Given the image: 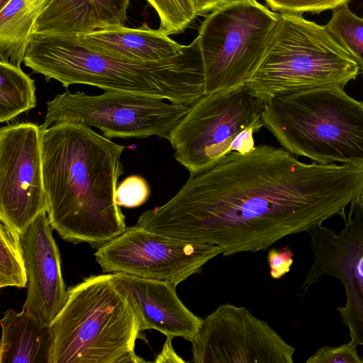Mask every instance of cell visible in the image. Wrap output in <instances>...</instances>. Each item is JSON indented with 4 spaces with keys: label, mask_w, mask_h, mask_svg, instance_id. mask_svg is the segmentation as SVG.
Here are the masks:
<instances>
[{
    "label": "cell",
    "mask_w": 363,
    "mask_h": 363,
    "mask_svg": "<svg viewBox=\"0 0 363 363\" xmlns=\"http://www.w3.org/2000/svg\"><path fill=\"white\" fill-rule=\"evenodd\" d=\"M351 204L347 217L345 211L340 214L344 228L339 233L322 225L308 231L314 261L302 288L306 291L323 274L340 279L347 301L337 310L349 328L350 342L363 347V217L357 200Z\"/></svg>",
    "instance_id": "obj_13"
},
{
    "label": "cell",
    "mask_w": 363,
    "mask_h": 363,
    "mask_svg": "<svg viewBox=\"0 0 363 363\" xmlns=\"http://www.w3.org/2000/svg\"><path fill=\"white\" fill-rule=\"evenodd\" d=\"M150 194V186L146 180L140 176L132 175L117 186L115 201L119 206L135 208L143 204Z\"/></svg>",
    "instance_id": "obj_24"
},
{
    "label": "cell",
    "mask_w": 363,
    "mask_h": 363,
    "mask_svg": "<svg viewBox=\"0 0 363 363\" xmlns=\"http://www.w3.org/2000/svg\"><path fill=\"white\" fill-rule=\"evenodd\" d=\"M293 252L288 246L279 250L269 251L267 260L270 267V275L278 279L290 271L293 264Z\"/></svg>",
    "instance_id": "obj_27"
},
{
    "label": "cell",
    "mask_w": 363,
    "mask_h": 363,
    "mask_svg": "<svg viewBox=\"0 0 363 363\" xmlns=\"http://www.w3.org/2000/svg\"><path fill=\"white\" fill-rule=\"evenodd\" d=\"M363 190V167L306 164L284 147L233 151L190 175L165 203L141 214L149 231L219 247L224 256L266 250L341 214Z\"/></svg>",
    "instance_id": "obj_1"
},
{
    "label": "cell",
    "mask_w": 363,
    "mask_h": 363,
    "mask_svg": "<svg viewBox=\"0 0 363 363\" xmlns=\"http://www.w3.org/2000/svg\"><path fill=\"white\" fill-rule=\"evenodd\" d=\"M52 230L45 210L21 235L28 279L27 296L22 309L48 323L63 307L67 291Z\"/></svg>",
    "instance_id": "obj_14"
},
{
    "label": "cell",
    "mask_w": 363,
    "mask_h": 363,
    "mask_svg": "<svg viewBox=\"0 0 363 363\" xmlns=\"http://www.w3.org/2000/svg\"><path fill=\"white\" fill-rule=\"evenodd\" d=\"M194 363H293L295 348L245 307L218 306L191 342Z\"/></svg>",
    "instance_id": "obj_11"
},
{
    "label": "cell",
    "mask_w": 363,
    "mask_h": 363,
    "mask_svg": "<svg viewBox=\"0 0 363 363\" xmlns=\"http://www.w3.org/2000/svg\"><path fill=\"white\" fill-rule=\"evenodd\" d=\"M231 1L233 0H191L197 16L206 14Z\"/></svg>",
    "instance_id": "obj_29"
},
{
    "label": "cell",
    "mask_w": 363,
    "mask_h": 363,
    "mask_svg": "<svg viewBox=\"0 0 363 363\" xmlns=\"http://www.w3.org/2000/svg\"><path fill=\"white\" fill-rule=\"evenodd\" d=\"M0 323L1 363H50L53 346L50 323L30 311L9 308Z\"/></svg>",
    "instance_id": "obj_18"
},
{
    "label": "cell",
    "mask_w": 363,
    "mask_h": 363,
    "mask_svg": "<svg viewBox=\"0 0 363 363\" xmlns=\"http://www.w3.org/2000/svg\"><path fill=\"white\" fill-rule=\"evenodd\" d=\"M171 337H167L166 341L164 343L162 350L160 353L157 356L154 362L163 363V362H185L175 352L172 345Z\"/></svg>",
    "instance_id": "obj_28"
},
{
    "label": "cell",
    "mask_w": 363,
    "mask_h": 363,
    "mask_svg": "<svg viewBox=\"0 0 363 363\" xmlns=\"http://www.w3.org/2000/svg\"><path fill=\"white\" fill-rule=\"evenodd\" d=\"M35 81L20 67L0 62V122H8L36 106Z\"/></svg>",
    "instance_id": "obj_20"
},
{
    "label": "cell",
    "mask_w": 363,
    "mask_h": 363,
    "mask_svg": "<svg viewBox=\"0 0 363 363\" xmlns=\"http://www.w3.org/2000/svg\"><path fill=\"white\" fill-rule=\"evenodd\" d=\"M359 73L357 64L325 26L302 14L278 13L263 57L245 85L265 102L290 92L343 88Z\"/></svg>",
    "instance_id": "obj_6"
},
{
    "label": "cell",
    "mask_w": 363,
    "mask_h": 363,
    "mask_svg": "<svg viewBox=\"0 0 363 363\" xmlns=\"http://www.w3.org/2000/svg\"><path fill=\"white\" fill-rule=\"evenodd\" d=\"M46 0H10L0 10V62L20 67Z\"/></svg>",
    "instance_id": "obj_19"
},
{
    "label": "cell",
    "mask_w": 363,
    "mask_h": 363,
    "mask_svg": "<svg viewBox=\"0 0 363 363\" xmlns=\"http://www.w3.org/2000/svg\"><path fill=\"white\" fill-rule=\"evenodd\" d=\"M117 288L128 298L140 322V330H156L166 337L192 342L202 318L183 303L169 281L114 273Z\"/></svg>",
    "instance_id": "obj_15"
},
{
    "label": "cell",
    "mask_w": 363,
    "mask_h": 363,
    "mask_svg": "<svg viewBox=\"0 0 363 363\" xmlns=\"http://www.w3.org/2000/svg\"><path fill=\"white\" fill-rule=\"evenodd\" d=\"M76 35L96 49L140 61H157L173 56L184 46L163 30H154L146 24L139 28L113 26Z\"/></svg>",
    "instance_id": "obj_17"
},
{
    "label": "cell",
    "mask_w": 363,
    "mask_h": 363,
    "mask_svg": "<svg viewBox=\"0 0 363 363\" xmlns=\"http://www.w3.org/2000/svg\"><path fill=\"white\" fill-rule=\"evenodd\" d=\"M333 11L325 26L350 55L363 74V18L354 14L347 4Z\"/></svg>",
    "instance_id": "obj_22"
},
{
    "label": "cell",
    "mask_w": 363,
    "mask_h": 363,
    "mask_svg": "<svg viewBox=\"0 0 363 363\" xmlns=\"http://www.w3.org/2000/svg\"><path fill=\"white\" fill-rule=\"evenodd\" d=\"M357 203L363 217V190L359 194L358 199H357Z\"/></svg>",
    "instance_id": "obj_30"
},
{
    "label": "cell",
    "mask_w": 363,
    "mask_h": 363,
    "mask_svg": "<svg viewBox=\"0 0 363 363\" xmlns=\"http://www.w3.org/2000/svg\"><path fill=\"white\" fill-rule=\"evenodd\" d=\"M274 11L299 13H320L346 5L350 0H264Z\"/></svg>",
    "instance_id": "obj_25"
},
{
    "label": "cell",
    "mask_w": 363,
    "mask_h": 363,
    "mask_svg": "<svg viewBox=\"0 0 363 363\" xmlns=\"http://www.w3.org/2000/svg\"><path fill=\"white\" fill-rule=\"evenodd\" d=\"M28 279L21 235L0 223V288H24Z\"/></svg>",
    "instance_id": "obj_21"
},
{
    "label": "cell",
    "mask_w": 363,
    "mask_h": 363,
    "mask_svg": "<svg viewBox=\"0 0 363 363\" xmlns=\"http://www.w3.org/2000/svg\"><path fill=\"white\" fill-rule=\"evenodd\" d=\"M131 0H46L32 35H79L125 26Z\"/></svg>",
    "instance_id": "obj_16"
},
{
    "label": "cell",
    "mask_w": 363,
    "mask_h": 363,
    "mask_svg": "<svg viewBox=\"0 0 363 363\" xmlns=\"http://www.w3.org/2000/svg\"><path fill=\"white\" fill-rule=\"evenodd\" d=\"M146 1L160 18V28L168 35L184 31L197 16L191 0Z\"/></svg>",
    "instance_id": "obj_23"
},
{
    "label": "cell",
    "mask_w": 363,
    "mask_h": 363,
    "mask_svg": "<svg viewBox=\"0 0 363 363\" xmlns=\"http://www.w3.org/2000/svg\"><path fill=\"white\" fill-rule=\"evenodd\" d=\"M24 65L65 88L86 84L191 105L204 94L203 63L196 37L177 54L157 61L116 56L84 43L76 35L33 34Z\"/></svg>",
    "instance_id": "obj_3"
},
{
    "label": "cell",
    "mask_w": 363,
    "mask_h": 363,
    "mask_svg": "<svg viewBox=\"0 0 363 363\" xmlns=\"http://www.w3.org/2000/svg\"><path fill=\"white\" fill-rule=\"evenodd\" d=\"M50 363H141L135 344L138 316L112 274L91 276L70 287L50 322Z\"/></svg>",
    "instance_id": "obj_5"
},
{
    "label": "cell",
    "mask_w": 363,
    "mask_h": 363,
    "mask_svg": "<svg viewBox=\"0 0 363 363\" xmlns=\"http://www.w3.org/2000/svg\"><path fill=\"white\" fill-rule=\"evenodd\" d=\"M10 0H0V9H1Z\"/></svg>",
    "instance_id": "obj_31"
},
{
    "label": "cell",
    "mask_w": 363,
    "mask_h": 363,
    "mask_svg": "<svg viewBox=\"0 0 363 363\" xmlns=\"http://www.w3.org/2000/svg\"><path fill=\"white\" fill-rule=\"evenodd\" d=\"M40 144L52 228L65 241L97 249L121 234L125 216L115 194L125 147L72 121L40 128Z\"/></svg>",
    "instance_id": "obj_2"
},
{
    "label": "cell",
    "mask_w": 363,
    "mask_h": 363,
    "mask_svg": "<svg viewBox=\"0 0 363 363\" xmlns=\"http://www.w3.org/2000/svg\"><path fill=\"white\" fill-rule=\"evenodd\" d=\"M264 102L245 84L203 94L170 133L175 160L194 175L215 166L232 152L238 137L264 126Z\"/></svg>",
    "instance_id": "obj_8"
},
{
    "label": "cell",
    "mask_w": 363,
    "mask_h": 363,
    "mask_svg": "<svg viewBox=\"0 0 363 363\" xmlns=\"http://www.w3.org/2000/svg\"><path fill=\"white\" fill-rule=\"evenodd\" d=\"M277 16L257 0H233L206 17L197 36L204 94L245 84L263 57Z\"/></svg>",
    "instance_id": "obj_7"
},
{
    "label": "cell",
    "mask_w": 363,
    "mask_h": 363,
    "mask_svg": "<svg viewBox=\"0 0 363 363\" xmlns=\"http://www.w3.org/2000/svg\"><path fill=\"white\" fill-rule=\"evenodd\" d=\"M262 121L294 155L363 167V101L341 86L275 96L264 102Z\"/></svg>",
    "instance_id": "obj_4"
},
{
    "label": "cell",
    "mask_w": 363,
    "mask_h": 363,
    "mask_svg": "<svg viewBox=\"0 0 363 363\" xmlns=\"http://www.w3.org/2000/svg\"><path fill=\"white\" fill-rule=\"evenodd\" d=\"M46 104L40 128L58 122L72 121L95 127L108 138H145L155 135L167 140L191 106L110 91L96 96L67 91L57 94Z\"/></svg>",
    "instance_id": "obj_9"
},
{
    "label": "cell",
    "mask_w": 363,
    "mask_h": 363,
    "mask_svg": "<svg viewBox=\"0 0 363 363\" xmlns=\"http://www.w3.org/2000/svg\"><path fill=\"white\" fill-rule=\"evenodd\" d=\"M221 254L216 245L171 238L135 225L98 248L104 272L124 273L177 286Z\"/></svg>",
    "instance_id": "obj_10"
},
{
    "label": "cell",
    "mask_w": 363,
    "mask_h": 363,
    "mask_svg": "<svg viewBox=\"0 0 363 363\" xmlns=\"http://www.w3.org/2000/svg\"><path fill=\"white\" fill-rule=\"evenodd\" d=\"M306 363H363L354 346L350 341L340 346L320 347L306 362Z\"/></svg>",
    "instance_id": "obj_26"
},
{
    "label": "cell",
    "mask_w": 363,
    "mask_h": 363,
    "mask_svg": "<svg viewBox=\"0 0 363 363\" xmlns=\"http://www.w3.org/2000/svg\"><path fill=\"white\" fill-rule=\"evenodd\" d=\"M40 128L26 122L0 129V221L21 235L47 209Z\"/></svg>",
    "instance_id": "obj_12"
}]
</instances>
